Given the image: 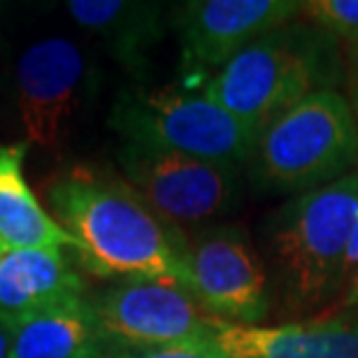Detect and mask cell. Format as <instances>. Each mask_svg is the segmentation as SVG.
I'll use <instances>...</instances> for the list:
<instances>
[{
	"label": "cell",
	"instance_id": "1",
	"mask_svg": "<svg viewBox=\"0 0 358 358\" xmlns=\"http://www.w3.org/2000/svg\"><path fill=\"white\" fill-rule=\"evenodd\" d=\"M45 198L77 242L80 266L93 277L161 282L189 291V242L126 179L75 166L49 179Z\"/></svg>",
	"mask_w": 358,
	"mask_h": 358
},
{
	"label": "cell",
	"instance_id": "2",
	"mask_svg": "<svg viewBox=\"0 0 358 358\" xmlns=\"http://www.w3.org/2000/svg\"><path fill=\"white\" fill-rule=\"evenodd\" d=\"M358 217V170L300 193L266 224V256L286 317L335 305L347 242Z\"/></svg>",
	"mask_w": 358,
	"mask_h": 358
},
{
	"label": "cell",
	"instance_id": "3",
	"mask_svg": "<svg viewBox=\"0 0 358 358\" xmlns=\"http://www.w3.org/2000/svg\"><path fill=\"white\" fill-rule=\"evenodd\" d=\"M340 77L345 73L338 40L296 19L242 49L207 77L200 93L261 135L307 96L333 89Z\"/></svg>",
	"mask_w": 358,
	"mask_h": 358
},
{
	"label": "cell",
	"instance_id": "4",
	"mask_svg": "<svg viewBox=\"0 0 358 358\" xmlns=\"http://www.w3.org/2000/svg\"><path fill=\"white\" fill-rule=\"evenodd\" d=\"M358 170V119L335 89L317 91L266 128L252 159L261 191L307 193Z\"/></svg>",
	"mask_w": 358,
	"mask_h": 358
},
{
	"label": "cell",
	"instance_id": "5",
	"mask_svg": "<svg viewBox=\"0 0 358 358\" xmlns=\"http://www.w3.org/2000/svg\"><path fill=\"white\" fill-rule=\"evenodd\" d=\"M110 126L128 145L170 149L228 166L252 161L261 138L203 93L170 87L124 91L112 107Z\"/></svg>",
	"mask_w": 358,
	"mask_h": 358
},
{
	"label": "cell",
	"instance_id": "6",
	"mask_svg": "<svg viewBox=\"0 0 358 358\" xmlns=\"http://www.w3.org/2000/svg\"><path fill=\"white\" fill-rule=\"evenodd\" d=\"M91 305L107 345L128 352L186 347L214 354V340L228 324L191 291L161 282H126L91 298Z\"/></svg>",
	"mask_w": 358,
	"mask_h": 358
},
{
	"label": "cell",
	"instance_id": "7",
	"mask_svg": "<svg viewBox=\"0 0 358 358\" xmlns=\"http://www.w3.org/2000/svg\"><path fill=\"white\" fill-rule=\"evenodd\" d=\"M117 163L147 205L177 228L217 219L238 203V166L128 142Z\"/></svg>",
	"mask_w": 358,
	"mask_h": 358
},
{
	"label": "cell",
	"instance_id": "8",
	"mask_svg": "<svg viewBox=\"0 0 358 358\" xmlns=\"http://www.w3.org/2000/svg\"><path fill=\"white\" fill-rule=\"evenodd\" d=\"M89 63L73 40L47 38L19 56L14 68L17 112L28 145L59 152L89 96Z\"/></svg>",
	"mask_w": 358,
	"mask_h": 358
},
{
	"label": "cell",
	"instance_id": "9",
	"mask_svg": "<svg viewBox=\"0 0 358 358\" xmlns=\"http://www.w3.org/2000/svg\"><path fill=\"white\" fill-rule=\"evenodd\" d=\"M189 291L221 321L256 326L270 312V277L247 235L231 226L200 233L189 242Z\"/></svg>",
	"mask_w": 358,
	"mask_h": 358
},
{
	"label": "cell",
	"instance_id": "10",
	"mask_svg": "<svg viewBox=\"0 0 358 358\" xmlns=\"http://www.w3.org/2000/svg\"><path fill=\"white\" fill-rule=\"evenodd\" d=\"M300 0H191L177 5L175 28L186 82L231 63L261 35L303 17Z\"/></svg>",
	"mask_w": 358,
	"mask_h": 358
},
{
	"label": "cell",
	"instance_id": "11",
	"mask_svg": "<svg viewBox=\"0 0 358 358\" xmlns=\"http://www.w3.org/2000/svg\"><path fill=\"white\" fill-rule=\"evenodd\" d=\"M219 358H358V312L286 321L226 324L214 340Z\"/></svg>",
	"mask_w": 358,
	"mask_h": 358
},
{
	"label": "cell",
	"instance_id": "12",
	"mask_svg": "<svg viewBox=\"0 0 358 358\" xmlns=\"http://www.w3.org/2000/svg\"><path fill=\"white\" fill-rule=\"evenodd\" d=\"M87 296V282L63 249L0 254V319L14 321L63 300Z\"/></svg>",
	"mask_w": 358,
	"mask_h": 358
},
{
	"label": "cell",
	"instance_id": "13",
	"mask_svg": "<svg viewBox=\"0 0 358 358\" xmlns=\"http://www.w3.org/2000/svg\"><path fill=\"white\" fill-rule=\"evenodd\" d=\"M28 142L0 147V254L12 249H70L77 242L45 210L24 173Z\"/></svg>",
	"mask_w": 358,
	"mask_h": 358
},
{
	"label": "cell",
	"instance_id": "14",
	"mask_svg": "<svg viewBox=\"0 0 358 358\" xmlns=\"http://www.w3.org/2000/svg\"><path fill=\"white\" fill-rule=\"evenodd\" d=\"M5 324L10 326V358H91L107 347L87 296Z\"/></svg>",
	"mask_w": 358,
	"mask_h": 358
},
{
	"label": "cell",
	"instance_id": "15",
	"mask_svg": "<svg viewBox=\"0 0 358 358\" xmlns=\"http://www.w3.org/2000/svg\"><path fill=\"white\" fill-rule=\"evenodd\" d=\"M68 14L105 42L112 56L131 73L149 66V52L163 40V5L126 0H70Z\"/></svg>",
	"mask_w": 358,
	"mask_h": 358
},
{
	"label": "cell",
	"instance_id": "16",
	"mask_svg": "<svg viewBox=\"0 0 358 358\" xmlns=\"http://www.w3.org/2000/svg\"><path fill=\"white\" fill-rule=\"evenodd\" d=\"M303 17L335 40H358V0H305Z\"/></svg>",
	"mask_w": 358,
	"mask_h": 358
},
{
	"label": "cell",
	"instance_id": "17",
	"mask_svg": "<svg viewBox=\"0 0 358 358\" xmlns=\"http://www.w3.org/2000/svg\"><path fill=\"white\" fill-rule=\"evenodd\" d=\"M335 305L345 307V312L354 310V307L358 305V217H356V224H354L352 235H349V242H347L345 261H342L340 289H338V298H335Z\"/></svg>",
	"mask_w": 358,
	"mask_h": 358
},
{
	"label": "cell",
	"instance_id": "18",
	"mask_svg": "<svg viewBox=\"0 0 358 358\" xmlns=\"http://www.w3.org/2000/svg\"><path fill=\"white\" fill-rule=\"evenodd\" d=\"M117 349V347H114ZM124 358H219L214 354L200 352V349H186V347H166V349H119Z\"/></svg>",
	"mask_w": 358,
	"mask_h": 358
},
{
	"label": "cell",
	"instance_id": "19",
	"mask_svg": "<svg viewBox=\"0 0 358 358\" xmlns=\"http://www.w3.org/2000/svg\"><path fill=\"white\" fill-rule=\"evenodd\" d=\"M345 87L347 100L358 119V40L347 45L345 49Z\"/></svg>",
	"mask_w": 358,
	"mask_h": 358
},
{
	"label": "cell",
	"instance_id": "20",
	"mask_svg": "<svg viewBox=\"0 0 358 358\" xmlns=\"http://www.w3.org/2000/svg\"><path fill=\"white\" fill-rule=\"evenodd\" d=\"M0 358H10V326L0 319Z\"/></svg>",
	"mask_w": 358,
	"mask_h": 358
},
{
	"label": "cell",
	"instance_id": "21",
	"mask_svg": "<svg viewBox=\"0 0 358 358\" xmlns=\"http://www.w3.org/2000/svg\"><path fill=\"white\" fill-rule=\"evenodd\" d=\"M91 358H124V354H121L119 349H114V347L107 345L105 349H100V352H98V354H93Z\"/></svg>",
	"mask_w": 358,
	"mask_h": 358
},
{
	"label": "cell",
	"instance_id": "22",
	"mask_svg": "<svg viewBox=\"0 0 358 358\" xmlns=\"http://www.w3.org/2000/svg\"><path fill=\"white\" fill-rule=\"evenodd\" d=\"M352 312H358V305H356V307H354V310H352Z\"/></svg>",
	"mask_w": 358,
	"mask_h": 358
}]
</instances>
